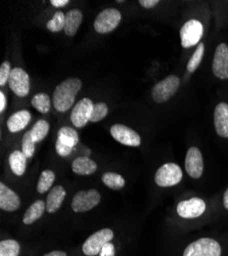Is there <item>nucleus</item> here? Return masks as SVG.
Segmentation results:
<instances>
[{"label":"nucleus","mask_w":228,"mask_h":256,"mask_svg":"<svg viewBox=\"0 0 228 256\" xmlns=\"http://www.w3.org/2000/svg\"><path fill=\"white\" fill-rule=\"evenodd\" d=\"M82 88L79 78H69L55 88L52 96V102L58 112H67L72 108L78 92Z\"/></svg>","instance_id":"1"},{"label":"nucleus","mask_w":228,"mask_h":256,"mask_svg":"<svg viewBox=\"0 0 228 256\" xmlns=\"http://www.w3.org/2000/svg\"><path fill=\"white\" fill-rule=\"evenodd\" d=\"M113 238L114 232L111 228H102L97 230L87 238L82 246V251L86 256H96L100 253L103 246L111 242Z\"/></svg>","instance_id":"2"},{"label":"nucleus","mask_w":228,"mask_h":256,"mask_svg":"<svg viewBox=\"0 0 228 256\" xmlns=\"http://www.w3.org/2000/svg\"><path fill=\"white\" fill-rule=\"evenodd\" d=\"M183 256H221V247L214 239L203 238L186 247Z\"/></svg>","instance_id":"3"},{"label":"nucleus","mask_w":228,"mask_h":256,"mask_svg":"<svg viewBox=\"0 0 228 256\" xmlns=\"http://www.w3.org/2000/svg\"><path fill=\"white\" fill-rule=\"evenodd\" d=\"M180 79L176 75H170L158 82L152 90V96L158 104L169 100L178 90Z\"/></svg>","instance_id":"4"},{"label":"nucleus","mask_w":228,"mask_h":256,"mask_svg":"<svg viewBox=\"0 0 228 256\" xmlns=\"http://www.w3.org/2000/svg\"><path fill=\"white\" fill-rule=\"evenodd\" d=\"M182 170L175 163H166L161 166L155 176V182L159 186L168 188L179 184L182 180Z\"/></svg>","instance_id":"5"},{"label":"nucleus","mask_w":228,"mask_h":256,"mask_svg":"<svg viewBox=\"0 0 228 256\" xmlns=\"http://www.w3.org/2000/svg\"><path fill=\"white\" fill-rule=\"evenodd\" d=\"M122 14L116 8H107L99 12L94 20V30L100 34H107L114 31L121 23Z\"/></svg>","instance_id":"6"},{"label":"nucleus","mask_w":228,"mask_h":256,"mask_svg":"<svg viewBox=\"0 0 228 256\" xmlns=\"http://www.w3.org/2000/svg\"><path fill=\"white\" fill-rule=\"evenodd\" d=\"M204 34L203 24L198 20H190L180 30L181 46L184 48H190L198 44Z\"/></svg>","instance_id":"7"},{"label":"nucleus","mask_w":228,"mask_h":256,"mask_svg":"<svg viewBox=\"0 0 228 256\" xmlns=\"http://www.w3.org/2000/svg\"><path fill=\"white\" fill-rule=\"evenodd\" d=\"M100 202V194L96 190H80L74 196L71 207L77 213L86 212L96 207Z\"/></svg>","instance_id":"8"},{"label":"nucleus","mask_w":228,"mask_h":256,"mask_svg":"<svg viewBox=\"0 0 228 256\" xmlns=\"http://www.w3.org/2000/svg\"><path fill=\"white\" fill-rule=\"evenodd\" d=\"M8 84L10 90L19 98H25L30 92V78L22 68H13L11 70Z\"/></svg>","instance_id":"9"},{"label":"nucleus","mask_w":228,"mask_h":256,"mask_svg":"<svg viewBox=\"0 0 228 256\" xmlns=\"http://www.w3.org/2000/svg\"><path fill=\"white\" fill-rule=\"evenodd\" d=\"M93 106L94 104L92 100L87 98H82L74 106L71 113V121L74 126L82 128L88 123V121H90Z\"/></svg>","instance_id":"10"},{"label":"nucleus","mask_w":228,"mask_h":256,"mask_svg":"<svg viewBox=\"0 0 228 256\" xmlns=\"http://www.w3.org/2000/svg\"><path fill=\"white\" fill-rule=\"evenodd\" d=\"M111 134L118 142L128 146H139L141 144L140 136L126 125H113L111 127Z\"/></svg>","instance_id":"11"},{"label":"nucleus","mask_w":228,"mask_h":256,"mask_svg":"<svg viewBox=\"0 0 228 256\" xmlns=\"http://www.w3.org/2000/svg\"><path fill=\"white\" fill-rule=\"evenodd\" d=\"M206 211V203L200 198H192L178 203L177 213L182 218H197Z\"/></svg>","instance_id":"12"},{"label":"nucleus","mask_w":228,"mask_h":256,"mask_svg":"<svg viewBox=\"0 0 228 256\" xmlns=\"http://www.w3.org/2000/svg\"><path fill=\"white\" fill-rule=\"evenodd\" d=\"M185 169L193 178H200L203 176L204 160L201 151L197 146L189 148L185 157Z\"/></svg>","instance_id":"13"},{"label":"nucleus","mask_w":228,"mask_h":256,"mask_svg":"<svg viewBox=\"0 0 228 256\" xmlns=\"http://www.w3.org/2000/svg\"><path fill=\"white\" fill-rule=\"evenodd\" d=\"M212 70L214 75L222 80L228 79V46L220 44L215 50Z\"/></svg>","instance_id":"14"},{"label":"nucleus","mask_w":228,"mask_h":256,"mask_svg":"<svg viewBox=\"0 0 228 256\" xmlns=\"http://www.w3.org/2000/svg\"><path fill=\"white\" fill-rule=\"evenodd\" d=\"M214 124L217 134L228 138V104L226 102L217 104L214 113Z\"/></svg>","instance_id":"15"},{"label":"nucleus","mask_w":228,"mask_h":256,"mask_svg":"<svg viewBox=\"0 0 228 256\" xmlns=\"http://www.w3.org/2000/svg\"><path fill=\"white\" fill-rule=\"evenodd\" d=\"M20 200L12 190L3 182L0 184V208L4 211L12 212L19 208Z\"/></svg>","instance_id":"16"},{"label":"nucleus","mask_w":228,"mask_h":256,"mask_svg":"<svg viewBox=\"0 0 228 256\" xmlns=\"http://www.w3.org/2000/svg\"><path fill=\"white\" fill-rule=\"evenodd\" d=\"M31 119H32L31 113L27 110H22V111L15 112L7 120L6 125H7L8 130L12 134L22 132L28 126Z\"/></svg>","instance_id":"17"},{"label":"nucleus","mask_w":228,"mask_h":256,"mask_svg":"<svg viewBox=\"0 0 228 256\" xmlns=\"http://www.w3.org/2000/svg\"><path fill=\"white\" fill-rule=\"evenodd\" d=\"M66 198V190L61 186H53L47 195L46 210L49 213H55L63 204Z\"/></svg>","instance_id":"18"},{"label":"nucleus","mask_w":228,"mask_h":256,"mask_svg":"<svg viewBox=\"0 0 228 256\" xmlns=\"http://www.w3.org/2000/svg\"><path fill=\"white\" fill-rule=\"evenodd\" d=\"M96 169H97L96 163L86 156L78 157L72 163L73 172L80 176L93 174L96 172Z\"/></svg>","instance_id":"19"},{"label":"nucleus","mask_w":228,"mask_h":256,"mask_svg":"<svg viewBox=\"0 0 228 256\" xmlns=\"http://www.w3.org/2000/svg\"><path fill=\"white\" fill-rule=\"evenodd\" d=\"M83 20L82 12L79 10H71L66 14V20H65V33L68 36H74Z\"/></svg>","instance_id":"20"},{"label":"nucleus","mask_w":228,"mask_h":256,"mask_svg":"<svg viewBox=\"0 0 228 256\" xmlns=\"http://www.w3.org/2000/svg\"><path fill=\"white\" fill-rule=\"evenodd\" d=\"M27 157L26 155L20 152V151H13L8 158L9 166L11 172L17 176H23L26 172V167H27Z\"/></svg>","instance_id":"21"},{"label":"nucleus","mask_w":228,"mask_h":256,"mask_svg":"<svg viewBox=\"0 0 228 256\" xmlns=\"http://www.w3.org/2000/svg\"><path fill=\"white\" fill-rule=\"evenodd\" d=\"M46 210V203L42 200L35 201L26 211L23 218V222L25 224H32L36 220H38L43 216L44 211Z\"/></svg>","instance_id":"22"},{"label":"nucleus","mask_w":228,"mask_h":256,"mask_svg":"<svg viewBox=\"0 0 228 256\" xmlns=\"http://www.w3.org/2000/svg\"><path fill=\"white\" fill-rule=\"evenodd\" d=\"M57 140L60 142H63L64 144L74 148L79 142V136L74 128L65 126V127H61L58 130Z\"/></svg>","instance_id":"23"},{"label":"nucleus","mask_w":228,"mask_h":256,"mask_svg":"<svg viewBox=\"0 0 228 256\" xmlns=\"http://www.w3.org/2000/svg\"><path fill=\"white\" fill-rule=\"evenodd\" d=\"M32 106L41 114H47L51 106V100L47 94L40 92L32 98Z\"/></svg>","instance_id":"24"},{"label":"nucleus","mask_w":228,"mask_h":256,"mask_svg":"<svg viewBox=\"0 0 228 256\" xmlns=\"http://www.w3.org/2000/svg\"><path fill=\"white\" fill-rule=\"evenodd\" d=\"M31 136L33 138V140L35 142H39L41 140H43L49 132V124L47 121L41 119L37 121L34 126L32 127V130H30Z\"/></svg>","instance_id":"25"},{"label":"nucleus","mask_w":228,"mask_h":256,"mask_svg":"<svg viewBox=\"0 0 228 256\" xmlns=\"http://www.w3.org/2000/svg\"><path fill=\"white\" fill-rule=\"evenodd\" d=\"M101 180L111 190H121L125 186V180H124V178L122 176L115 174V172L103 174L101 176Z\"/></svg>","instance_id":"26"},{"label":"nucleus","mask_w":228,"mask_h":256,"mask_svg":"<svg viewBox=\"0 0 228 256\" xmlns=\"http://www.w3.org/2000/svg\"><path fill=\"white\" fill-rule=\"evenodd\" d=\"M54 180H55V174L53 172H51V170H44L39 178V180L37 184V192H39L40 194L46 193V192H48L52 186Z\"/></svg>","instance_id":"27"},{"label":"nucleus","mask_w":228,"mask_h":256,"mask_svg":"<svg viewBox=\"0 0 228 256\" xmlns=\"http://www.w3.org/2000/svg\"><path fill=\"white\" fill-rule=\"evenodd\" d=\"M19 244L15 240H4L0 243V256H18Z\"/></svg>","instance_id":"28"},{"label":"nucleus","mask_w":228,"mask_h":256,"mask_svg":"<svg viewBox=\"0 0 228 256\" xmlns=\"http://www.w3.org/2000/svg\"><path fill=\"white\" fill-rule=\"evenodd\" d=\"M65 20L66 14H64L63 12H56L52 18L46 24V28L53 33L59 32L65 28Z\"/></svg>","instance_id":"29"},{"label":"nucleus","mask_w":228,"mask_h":256,"mask_svg":"<svg viewBox=\"0 0 228 256\" xmlns=\"http://www.w3.org/2000/svg\"><path fill=\"white\" fill-rule=\"evenodd\" d=\"M204 52H205V44H198L194 54L192 56V58H190L189 64H188V71L190 73H194L198 69V67L200 66V64L203 60Z\"/></svg>","instance_id":"30"},{"label":"nucleus","mask_w":228,"mask_h":256,"mask_svg":"<svg viewBox=\"0 0 228 256\" xmlns=\"http://www.w3.org/2000/svg\"><path fill=\"white\" fill-rule=\"evenodd\" d=\"M108 113H109V108H108L107 104H105V102L94 104L91 117H90V122L95 123V122L102 120L103 118L107 117Z\"/></svg>","instance_id":"31"},{"label":"nucleus","mask_w":228,"mask_h":256,"mask_svg":"<svg viewBox=\"0 0 228 256\" xmlns=\"http://www.w3.org/2000/svg\"><path fill=\"white\" fill-rule=\"evenodd\" d=\"M35 144L36 142L33 140L31 132H26L22 140V148L23 153L26 155L28 159H31L35 153Z\"/></svg>","instance_id":"32"},{"label":"nucleus","mask_w":228,"mask_h":256,"mask_svg":"<svg viewBox=\"0 0 228 256\" xmlns=\"http://www.w3.org/2000/svg\"><path fill=\"white\" fill-rule=\"evenodd\" d=\"M11 68H10V64L8 62H3L0 66V85L1 86H4L6 82H8L10 73H11Z\"/></svg>","instance_id":"33"},{"label":"nucleus","mask_w":228,"mask_h":256,"mask_svg":"<svg viewBox=\"0 0 228 256\" xmlns=\"http://www.w3.org/2000/svg\"><path fill=\"white\" fill-rule=\"evenodd\" d=\"M55 150H56V153L61 156V157H67L69 156L72 151H73V148L71 146H68L66 144H64L63 142H60L58 140H56V142H55Z\"/></svg>","instance_id":"34"},{"label":"nucleus","mask_w":228,"mask_h":256,"mask_svg":"<svg viewBox=\"0 0 228 256\" xmlns=\"http://www.w3.org/2000/svg\"><path fill=\"white\" fill-rule=\"evenodd\" d=\"M99 256H115V247H114V245L111 242L107 243L101 249V251L99 253Z\"/></svg>","instance_id":"35"},{"label":"nucleus","mask_w":228,"mask_h":256,"mask_svg":"<svg viewBox=\"0 0 228 256\" xmlns=\"http://www.w3.org/2000/svg\"><path fill=\"white\" fill-rule=\"evenodd\" d=\"M138 4L142 8L150 10V8H153L157 6L160 4V2H159V0H139Z\"/></svg>","instance_id":"36"},{"label":"nucleus","mask_w":228,"mask_h":256,"mask_svg":"<svg viewBox=\"0 0 228 256\" xmlns=\"http://www.w3.org/2000/svg\"><path fill=\"white\" fill-rule=\"evenodd\" d=\"M6 104H7V100H6V96H4V94L1 92H0V112H3L6 109Z\"/></svg>","instance_id":"37"},{"label":"nucleus","mask_w":228,"mask_h":256,"mask_svg":"<svg viewBox=\"0 0 228 256\" xmlns=\"http://www.w3.org/2000/svg\"><path fill=\"white\" fill-rule=\"evenodd\" d=\"M50 4L54 6V8H64L68 4H70L69 0H51Z\"/></svg>","instance_id":"38"},{"label":"nucleus","mask_w":228,"mask_h":256,"mask_svg":"<svg viewBox=\"0 0 228 256\" xmlns=\"http://www.w3.org/2000/svg\"><path fill=\"white\" fill-rule=\"evenodd\" d=\"M43 256H67V254L64 252V251H58V250H55V251H51Z\"/></svg>","instance_id":"39"},{"label":"nucleus","mask_w":228,"mask_h":256,"mask_svg":"<svg viewBox=\"0 0 228 256\" xmlns=\"http://www.w3.org/2000/svg\"><path fill=\"white\" fill-rule=\"evenodd\" d=\"M223 205H224L225 209L228 210V188L225 190L224 196H223Z\"/></svg>","instance_id":"40"}]
</instances>
